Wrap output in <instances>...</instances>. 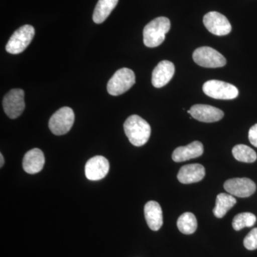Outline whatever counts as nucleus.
<instances>
[{
	"instance_id": "nucleus-1",
	"label": "nucleus",
	"mask_w": 257,
	"mask_h": 257,
	"mask_svg": "<svg viewBox=\"0 0 257 257\" xmlns=\"http://www.w3.org/2000/svg\"><path fill=\"white\" fill-rule=\"evenodd\" d=\"M125 135L135 147H142L148 142L151 135V126L146 120L138 115L128 117L124 124Z\"/></svg>"
},
{
	"instance_id": "nucleus-12",
	"label": "nucleus",
	"mask_w": 257,
	"mask_h": 257,
	"mask_svg": "<svg viewBox=\"0 0 257 257\" xmlns=\"http://www.w3.org/2000/svg\"><path fill=\"white\" fill-rule=\"evenodd\" d=\"M109 170V162L102 156L92 157L88 160L85 165L86 177L91 181H98L104 178Z\"/></svg>"
},
{
	"instance_id": "nucleus-17",
	"label": "nucleus",
	"mask_w": 257,
	"mask_h": 257,
	"mask_svg": "<svg viewBox=\"0 0 257 257\" xmlns=\"http://www.w3.org/2000/svg\"><path fill=\"white\" fill-rule=\"evenodd\" d=\"M145 216L149 227L152 231H158L163 224V214L158 202L150 201L145 206Z\"/></svg>"
},
{
	"instance_id": "nucleus-19",
	"label": "nucleus",
	"mask_w": 257,
	"mask_h": 257,
	"mask_svg": "<svg viewBox=\"0 0 257 257\" xmlns=\"http://www.w3.org/2000/svg\"><path fill=\"white\" fill-rule=\"evenodd\" d=\"M236 199L231 194L221 193L216 197V205L213 213L216 217L221 219L226 215L227 211L236 204Z\"/></svg>"
},
{
	"instance_id": "nucleus-7",
	"label": "nucleus",
	"mask_w": 257,
	"mask_h": 257,
	"mask_svg": "<svg viewBox=\"0 0 257 257\" xmlns=\"http://www.w3.org/2000/svg\"><path fill=\"white\" fill-rule=\"evenodd\" d=\"M193 60L196 64L206 68H218L226 64L224 56L209 47H202L193 53Z\"/></svg>"
},
{
	"instance_id": "nucleus-18",
	"label": "nucleus",
	"mask_w": 257,
	"mask_h": 257,
	"mask_svg": "<svg viewBox=\"0 0 257 257\" xmlns=\"http://www.w3.org/2000/svg\"><path fill=\"white\" fill-rule=\"evenodd\" d=\"M119 0H99L93 14V21L96 24L104 23L116 8Z\"/></svg>"
},
{
	"instance_id": "nucleus-23",
	"label": "nucleus",
	"mask_w": 257,
	"mask_h": 257,
	"mask_svg": "<svg viewBox=\"0 0 257 257\" xmlns=\"http://www.w3.org/2000/svg\"><path fill=\"white\" fill-rule=\"evenodd\" d=\"M243 245L246 249L252 251L257 248V228L250 231L243 239Z\"/></svg>"
},
{
	"instance_id": "nucleus-13",
	"label": "nucleus",
	"mask_w": 257,
	"mask_h": 257,
	"mask_svg": "<svg viewBox=\"0 0 257 257\" xmlns=\"http://www.w3.org/2000/svg\"><path fill=\"white\" fill-rule=\"evenodd\" d=\"M175 72V67L172 62L167 60L162 61L152 72V85L156 88L165 87L170 82Z\"/></svg>"
},
{
	"instance_id": "nucleus-22",
	"label": "nucleus",
	"mask_w": 257,
	"mask_h": 257,
	"mask_svg": "<svg viewBox=\"0 0 257 257\" xmlns=\"http://www.w3.org/2000/svg\"><path fill=\"white\" fill-rule=\"evenodd\" d=\"M256 221V216L252 213H241L234 216L232 221V226L236 231H239L245 227H251Z\"/></svg>"
},
{
	"instance_id": "nucleus-2",
	"label": "nucleus",
	"mask_w": 257,
	"mask_h": 257,
	"mask_svg": "<svg viewBox=\"0 0 257 257\" xmlns=\"http://www.w3.org/2000/svg\"><path fill=\"white\" fill-rule=\"evenodd\" d=\"M170 20L165 17H160L147 24L144 29V44L147 47L160 46L165 40L166 34L170 31Z\"/></svg>"
},
{
	"instance_id": "nucleus-20",
	"label": "nucleus",
	"mask_w": 257,
	"mask_h": 257,
	"mask_svg": "<svg viewBox=\"0 0 257 257\" xmlns=\"http://www.w3.org/2000/svg\"><path fill=\"white\" fill-rule=\"evenodd\" d=\"M177 227L184 234H192L197 229L196 216L191 212L184 213L177 220Z\"/></svg>"
},
{
	"instance_id": "nucleus-9",
	"label": "nucleus",
	"mask_w": 257,
	"mask_h": 257,
	"mask_svg": "<svg viewBox=\"0 0 257 257\" xmlns=\"http://www.w3.org/2000/svg\"><path fill=\"white\" fill-rule=\"evenodd\" d=\"M203 23L208 31L217 36H224L231 31V25L228 19L217 12H210L204 15Z\"/></svg>"
},
{
	"instance_id": "nucleus-11",
	"label": "nucleus",
	"mask_w": 257,
	"mask_h": 257,
	"mask_svg": "<svg viewBox=\"0 0 257 257\" xmlns=\"http://www.w3.org/2000/svg\"><path fill=\"white\" fill-rule=\"evenodd\" d=\"M194 119L202 122H215L224 117V112L214 106L206 104H196L187 111Z\"/></svg>"
},
{
	"instance_id": "nucleus-15",
	"label": "nucleus",
	"mask_w": 257,
	"mask_h": 257,
	"mask_svg": "<svg viewBox=\"0 0 257 257\" xmlns=\"http://www.w3.org/2000/svg\"><path fill=\"white\" fill-rule=\"evenodd\" d=\"M205 177V169L199 164L184 165L179 170L177 179L182 184L200 182Z\"/></svg>"
},
{
	"instance_id": "nucleus-3",
	"label": "nucleus",
	"mask_w": 257,
	"mask_h": 257,
	"mask_svg": "<svg viewBox=\"0 0 257 257\" xmlns=\"http://www.w3.org/2000/svg\"><path fill=\"white\" fill-rule=\"evenodd\" d=\"M135 84V74L132 69L121 68L109 79L107 91L110 95L119 96L127 92Z\"/></svg>"
},
{
	"instance_id": "nucleus-25",
	"label": "nucleus",
	"mask_w": 257,
	"mask_h": 257,
	"mask_svg": "<svg viewBox=\"0 0 257 257\" xmlns=\"http://www.w3.org/2000/svg\"><path fill=\"white\" fill-rule=\"evenodd\" d=\"M0 162H1V164H0V167H3V165H4V163H5V160H4V157H3V154H0Z\"/></svg>"
},
{
	"instance_id": "nucleus-21",
	"label": "nucleus",
	"mask_w": 257,
	"mask_h": 257,
	"mask_svg": "<svg viewBox=\"0 0 257 257\" xmlns=\"http://www.w3.org/2000/svg\"><path fill=\"white\" fill-rule=\"evenodd\" d=\"M232 155L239 162L252 163L256 160L257 155L251 147L244 145H238L232 150Z\"/></svg>"
},
{
	"instance_id": "nucleus-8",
	"label": "nucleus",
	"mask_w": 257,
	"mask_h": 257,
	"mask_svg": "<svg viewBox=\"0 0 257 257\" xmlns=\"http://www.w3.org/2000/svg\"><path fill=\"white\" fill-rule=\"evenodd\" d=\"M3 108L5 114L10 119H16L25 110V92L23 89H14L10 90L3 99Z\"/></svg>"
},
{
	"instance_id": "nucleus-16",
	"label": "nucleus",
	"mask_w": 257,
	"mask_h": 257,
	"mask_svg": "<svg viewBox=\"0 0 257 257\" xmlns=\"http://www.w3.org/2000/svg\"><path fill=\"white\" fill-rule=\"evenodd\" d=\"M204 147L200 142L194 141L187 146L179 147L172 153V160L175 162H182L202 156Z\"/></svg>"
},
{
	"instance_id": "nucleus-5",
	"label": "nucleus",
	"mask_w": 257,
	"mask_h": 257,
	"mask_svg": "<svg viewBox=\"0 0 257 257\" xmlns=\"http://www.w3.org/2000/svg\"><path fill=\"white\" fill-rule=\"evenodd\" d=\"M203 91L206 95L216 99L228 100L235 99L239 95V90L233 84L216 79L204 83Z\"/></svg>"
},
{
	"instance_id": "nucleus-14",
	"label": "nucleus",
	"mask_w": 257,
	"mask_h": 257,
	"mask_svg": "<svg viewBox=\"0 0 257 257\" xmlns=\"http://www.w3.org/2000/svg\"><path fill=\"white\" fill-rule=\"evenodd\" d=\"M45 156L40 149L35 148L25 154L23 162L24 170L30 175L41 172L45 165Z\"/></svg>"
},
{
	"instance_id": "nucleus-4",
	"label": "nucleus",
	"mask_w": 257,
	"mask_h": 257,
	"mask_svg": "<svg viewBox=\"0 0 257 257\" xmlns=\"http://www.w3.org/2000/svg\"><path fill=\"white\" fill-rule=\"evenodd\" d=\"M35 29L31 25L21 27L14 32L6 45L7 52L18 55L26 50L35 36Z\"/></svg>"
},
{
	"instance_id": "nucleus-10",
	"label": "nucleus",
	"mask_w": 257,
	"mask_h": 257,
	"mask_svg": "<svg viewBox=\"0 0 257 257\" xmlns=\"http://www.w3.org/2000/svg\"><path fill=\"white\" fill-rule=\"evenodd\" d=\"M224 188L231 195L245 198L252 195L256 191V186L251 179L243 177L226 181Z\"/></svg>"
},
{
	"instance_id": "nucleus-24",
	"label": "nucleus",
	"mask_w": 257,
	"mask_h": 257,
	"mask_svg": "<svg viewBox=\"0 0 257 257\" xmlns=\"http://www.w3.org/2000/svg\"><path fill=\"white\" fill-rule=\"evenodd\" d=\"M248 140L253 146L257 147V124L251 126L248 131Z\"/></svg>"
},
{
	"instance_id": "nucleus-6",
	"label": "nucleus",
	"mask_w": 257,
	"mask_h": 257,
	"mask_svg": "<svg viewBox=\"0 0 257 257\" xmlns=\"http://www.w3.org/2000/svg\"><path fill=\"white\" fill-rule=\"evenodd\" d=\"M74 122V113L71 108L64 106L51 116L49 127L54 135H63L68 133Z\"/></svg>"
}]
</instances>
